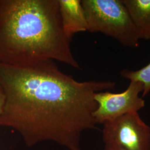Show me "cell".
<instances>
[{
  "mask_svg": "<svg viewBox=\"0 0 150 150\" xmlns=\"http://www.w3.org/2000/svg\"><path fill=\"white\" fill-rule=\"evenodd\" d=\"M0 85L6 96L0 126L16 130L28 147L51 141L81 150L82 132L96 129L95 94L116 83L79 82L46 61L23 67L0 63Z\"/></svg>",
  "mask_w": 150,
  "mask_h": 150,
  "instance_id": "cell-1",
  "label": "cell"
},
{
  "mask_svg": "<svg viewBox=\"0 0 150 150\" xmlns=\"http://www.w3.org/2000/svg\"><path fill=\"white\" fill-rule=\"evenodd\" d=\"M63 31L58 0H0V63L57 61L79 69Z\"/></svg>",
  "mask_w": 150,
  "mask_h": 150,
  "instance_id": "cell-2",
  "label": "cell"
},
{
  "mask_svg": "<svg viewBox=\"0 0 150 150\" xmlns=\"http://www.w3.org/2000/svg\"><path fill=\"white\" fill-rule=\"evenodd\" d=\"M87 31L100 32L126 47L139 46V38L122 0H82Z\"/></svg>",
  "mask_w": 150,
  "mask_h": 150,
  "instance_id": "cell-3",
  "label": "cell"
},
{
  "mask_svg": "<svg viewBox=\"0 0 150 150\" xmlns=\"http://www.w3.org/2000/svg\"><path fill=\"white\" fill-rule=\"evenodd\" d=\"M105 145L126 150H150V127L137 112L129 113L103 124Z\"/></svg>",
  "mask_w": 150,
  "mask_h": 150,
  "instance_id": "cell-4",
  "label": "cell"
},
{
  "mask_svg": "<svg viewBox=\"0 0 150 150\" xmlns=\"http://www.w3.org/2000/svg\"><path fill=\"white\" fill-rule=\"evenodd\" d=\"M143 90L142 83L130 81L127 88L122 92L105 91L96 93L94 99L97 106L93 116L97 124H103L129 113L138 112L145 106V100L139 96Z\"/></svg>",
  "mask_w": 150,
  "mask_h": 150,
  "instance_id": "cell-5",
  "label": "cell"
},
{
  "mask_svg": "<svg viewBox=\"0 0 150 150\" xmlns=\"http://www.w3.org/2000/svg\"><path fill=\"white\" fill-rule=\"evenodd\" d=\"M63 31L71 42L76 33L87 31L86 17L80 0H58Z\"/></svg>",
  "mask_w": 150,
  "mask_h": 150,
  "instance_id": "cell-6",
  "label": "cell"
},
{
  "mask_svg": "<svg viewBox=\"0 0 150 150\" xmlns=\"http://www.w3.org/2000/svg\"><path fill=\"white\" fill-rule=\"evenodd\" d=\"M134 23L137 38L150 40V0H122Z\"/></svg>",
  "mask_w": 150,
  "mask_h": 150,
  "instance_id": "cell-7",
  "label": "cell"
},
{
  "mask_svg": "<svg viewBox=\"0 0 150 150\" xmlns=\"http://www.w3.org/2000/svg\"><path fill=\"white\" fill-rule=\"evenodd\" d=\"M124 79L130 81H136L142 83L144 90L142 96L145 97L150 92V63L145 67L136 71L124 69L120 72Z\"/></svg>",
  "mask_w": 150,
  "mask_h": 150,
  "instance_id": "cell-8",
  "label": "cell"
},
{
  "mask_svg": "<svg viewBox=\"0 0 150 150\" xmlns=\"http://www.w3.org/2000/svg\"><path fill=\"white\" fill-rule=\"evenodd\" d=\"M6 96L5 94L3 88L0 85V116L4 111V107L5 105Z\"/></svg>",
  "mask_w": 150,
  "mask_h": 150,
  "instance_id": "cell-9",
  "label": "cell"
},
{
  "mask_svg": "<svg viewBox=\"0 0 150 150\" xmlns=\"http://www.w3.org/2000/svg\"><path fill=\"white\" fill-rule=\"evenodd\" d=\"M104 150H126L117 146L111 145H105Z\"/></svg>",
  "mask_w": 150,
  "mask_h": 150,
  "instance_id": "cell-10",
  "label": "cell"
}]
</instances>
